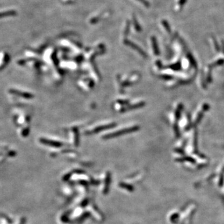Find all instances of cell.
<instances>
[{
  "label": "cell",
  "instance_id": "cell-2",
  "mask_svg": "<svg viewBox=\"0 0 224 224\" xmlns=\"http://www.w3.org/2000/svg\"><path fill=\"white\" fill-rule=\"evenodd\" d=\"M113 126H114V125H106V126H100V127H97V128H96L94 130H92V131H90V132L88 133V134H92V133H98V132H99V131H102L105 129H108L109 128H111V127H112Z\"/></svg>",
  "mask_w": 224,
  "mask_h": 224
},
{
  "label": "cell",
  "instance_id": "cell-4",
  "mask_svg": "<svg viewBox=\"0 0 224 224\" xmlns=\"http://www.w3.org/2000/svg\"><path fill=\"white\" fill-rule=\"evenodd\" d=\"M126 44H128V46H131V47L133 48V49H135L137 50V51H138V52H139V53H141L143 55H145V54L144 53V52H143V51H141V49H140V48H139V47H138L137 46H136V45L135 44H133V42H130V41H126Z\"/></svg>",
  "mask_w": 224,
  "mask_h": 224
},
{
  "label": "cell",
  "instance_id": "cell-6",
  "mask_svg": "<svg viewBox=\"0 0 224 224\" xmlns=\"http://www.w3.org/2000/svg\"><path fill=\"white\" fill-rule=\"evenodd\" d=\"M152 42H153V47H154V49L155 50L156 53H157V46H156L157 44H156V41L155 38H153ZM155 50H154V51H155Z\"/></svg>",
  "mask_w": 224,
  "mask_h": 224
},
{
  "label": "cell",
  "instance_id": "cell-1",
  "mask_svg": "<svg viewBox=\"0 0 224 224\" xmlns=\"http://www.w3.org/2000/svg\"><path fill=\"white\" fill-rule=\"evenodd\" d=\"M138 127H131V128H126V129H123V130H121V131H116V132L115 133H111L110 135H107L105 137V138H113V137H118V136H121L122 135H124V134H126V133H131V132H133V131H135L138 130Z\"/></svg>",
  "mask_w": 224,
  "mask_h": 224
},
{
  "label": "cell",
  "instance_id": "cell-7",
  "mask_svg": "<svg viewBox=\"0 0 224 224\" xmlns=\"http://www.w3.org/2000/svg\"><path fill=\"white\" fill-rule=\"evenodd\" d=\"M133 21H134V23H135V28L137 29V30L138 31H140V29H140L139 26L138 25V23H137V19L134 18Z\"/></svg>",
  "mask_w": 224,
  "mask_h": 224
},
{
  "label": "cell",
  "instance_id": "cell-3",
  "mask_svg": "<svg viewBox=\"0 0 224 224\" xmlns=\"http://www.w3.org/2000/svg\"><path fill=\"white\" fill-rule=\"evenodd\" d=\"M187 0H178L176 2V10L178 11H181L183 7L185 6Z\"/></svg>",
  "mask_w": 224,
  "mask_h": 224
},
{
  "label": "cell",
  "instance_id": "cell-5",
  "mask_svg": "<svg viewBox=\"0 0 224 224\" xmlns=\"http://www.w3.org/2000/svg\"><path fill=\"white\" fill-rule=\"evenodd\" d=\"M162 25H163L164 27L165 28V29H166L167 31H168V32H170V31H171L170 26H169V24H168V22H167V21H165V20H163V21H162Z\"/></svg>",
  "mask_w": 224,
  "mask_h": 224
},
{
  "label": "cell",
  "instance_id": "cell-8",
  "mask_svg": "<svg viewBox=\"0 0 224 224\" xmlns=\"http://www.w3.org/2000/svg\"><path fill=\"white\" fill-rule=\"evenodd\" d=\"M138 1H140L141 3H143V4H144V5H145L146 6H149V5L148 2H147L146 1H145V0H138Z\"/></svg>",
  "mask_w": 224,
  "mask_h": 224
}]
</instances>
